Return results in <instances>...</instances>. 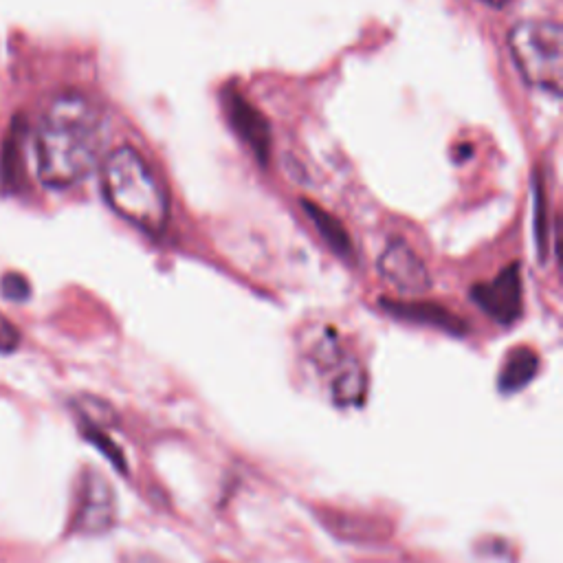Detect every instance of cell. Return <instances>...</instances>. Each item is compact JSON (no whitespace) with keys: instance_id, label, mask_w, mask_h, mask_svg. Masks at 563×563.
Returning a JSON list of instances; mask_svg holds the SVG:
<instances>
[{"instance_id":"6da1fadb","label":"cell","mask_w":563,"mask_h":563,"mask_svg":"<svg viewBox=\"0 0 563 563\" xmlns=\"http://www.w3.org/2000/svg\"><path fill=\"white\" fill-rule=\"evenodd\" d=\"M102 117L82 93H62L44 108L36 130L40 181L51 190H69L95 168Z\"/></svg>"},{"instance_id":"7a4b0ae2","label":"cell","mask_w":563,"mask_h":563,"mask_svg":"<svg viewBox=\"0 0 563 563\" xmlns=\"http://www.w3.org/2000/svg\"><path fill=\"white\" fill-rule=\"evenodd\" d=\"M102 187L108 205L128 223L148 234H159L168 225V194L137 150L124 146L108 154Z\"/></svg>"},{"instance_id":"3957f363","label":"cell","mask_w":563,"mask_h":563,"mask_svg":"<svg viewBox=\"0 0 563 563\" xmlns=\"http://www.w3.org/2000/svg\"><path fill=\"white\" fill-rule=\"evenodd\" d=\"M509 49L528 84L561 95L563 31L553 20H522L509 33Z\"/></svg>"},{"instance_id":"277c9868","label":"cell","mask_w":563,"mask_h":563,"mask_svg":"<svg viewBox=\"0 0 563 563\" xmlns=\"http://www.w3.org/2000/svg\"><path fill=\"white\" fill-rule=\"evenodd\" d=\"M471 297L498 324L511 326L517 322L524 311L520 264H511L498 278L473 286Z\"/></svg>"},{"instance_id":"5b68a950","label":"cell","mask_w":563,"mask_h":563,"mask_svg":"<svg viewBox=\"0 0 563 563\" xmlns=\"http://www.w3.org/2000/svg\"><path fill=\"white\" fill-rule=\"evenodd\" d=\"M379 273L392 289L407 295H421L432 286V275H429L425 262L401 240H392L385 247L379 258Z\"/></svg>"},{"instance_id":"8992f818","label":"cell","mask_w":563,"mask_h":563,"mask_svg":"<svg viewBox=\"0 0 563 563\" xmlns=\"http://www.w3.org/2000/svg\"><path fill=\"white\" fill-rule=\"evenodd\" d=\"M115 524V495L110 484L91 471L84 476L82 502L77 509L75 528L84 535H102Z\"/></svg>"},{"instance_id":"52a82bcc","label":"cell","mask_w":563,"mask_h":563,"mask_svg":"<svg viewBox=\"0 0 563 563\" xmlns=\"http://www.w3.org/2000/svg\"><path fill=\"white\" fill-rule=\"evenodd\" d=\"M225 99H227V113H229L231 124H234L242 141H245L247 146L258 154L260 161H267L269 146H271L267 119H264L258 110L238 93H231Z\"/></svg>"},{"instance_id":"ba28073f","label":"cell","mask_w":563,"mask_h":563,"mask_svg":"<svg viewBox=\"0 0 563 563\" xmlns=\"http://www.w3.org/2000/svg\"><path fill=\"white\" fill-rule=\"evenodd\" d=\"M383 306L385 311H390L394 315L412 319V322L432 324L443 330H449V333H462V330H465V324H462L456 315L445 311L443 306L421 304V302H392V300H385Z\"/></svg>"},{"instance_id":"9c48e42d","label":"cell","mask_w":563,"mask_h":563,"mask_svg":"<svg viewBox=\"0 0 563 563\" xmlns=\"http://www.w3.org/2000/svg\"><path fill=\"white\" fill-rule=\"evenodd\" d=\"M539 370V357L531 348H515L506 357L502 372H500V390L504 394L520 392L528 383L535 379Z\"/></svg>"},{"instance_id":"30bf717a","label":"cell","mask_w":563,"mask_h":563,"mask_svg":"<svg viewBox=\"0 0 563 563\" xmlns=\"http://www.w3.org/2000/svg\"><path fill=\"white\" fill-rule=\"evenodd\" d=\"M302 203H304V209H306L308 218L313 220L315 229L328 242V247L333 249V251H337L341 258H348L350 253H352V242H350V236H348L346 227L341 225L335 216H330L326 209L319 207L317 203H311V201H302Z\"/></svg>"},{"instance_id":"8fae6325","label":"cell","mask_w":563,"mask_h":563,"mask_svg":"<svg viewBox=\"0 0 563 563\" xmlns=\"http://www.w3.org/2000/svg\"><path fill=\"white\" fill-rule=\"evenodd\" d=\"M22 141H25V124H22L20 117H16L14 124H11V128H9V135L5 139V148H3V161H0L3 183L9 187V190H16V187L20 185Z\"/></svg>"},{"instance_id":"7c38bea8","label":"cell","mask_w":563,"mask_h":563,"mask_svg":"<svg viewBox=\"0 0 563 563\" xmlns=\"http://www.w3.org/2000/svg\"><path fill=\"white\" fill-rule=\"evenodd\" d=\"M363 385H366V377L359 368H348L337 374L333 383L335 399L339 403H357L363 396Z\"/></svg>"},{"instance_id":"4fadbf2b","label":"cell","mask_w":563,"mask_h":563,"mask_svg":"<svg viewBox=\"0 0 563 563\" xmlns=\"http://www.w3.org/2000/svg\"><path fill=\"white\" fill-rule=\"evenodd\" d=\"M0 291H3L5 300L11 302H25L31 295V286L27 282L25 275L20 273H5L3 280H0Z\"/></svg>"},{"instance_id":"5bb4252c","label":"cell","mask_w":563,"mask_h":563,"mask_svg":"<svg viewBox=\"0 0 563 563\" xmlns=\"http://www.w3.org/2000/svg\"><path fill=\"white\" fill-rule=\"evenodd\" d=\"M20 346V330L0 313V355L14 352Z\"/></svg>"},{"instance_id":"9a60e30c","label":"cell","mask_w":563,"mask_h":563,"mask_svg":"<svg viewBox=\"0 0 563 563\" xmlns=\"http://www.w3.org/2000/svg\"><path fill=\"white\" fill-rule=\"evenodd\" d=\"M86 438L91 440V443L95 445V447H99L104 451V454L113 460V465L117 467V469H126V465H124V460H121V454H119V449L117 447H113L108 443V438L104 436V434H99V432H95V429H88L86 432Z\"/></svg>"},{"instance_id":"2e32d148","label":"cell","mask_w":563,"mask_h":563,"mask_svg":"<svg viewBox=\"0 0 563 563\" xmlns=\"http://www.w3.org/2000/svg\"><path fill=\"white\" fill-rule=\"evenodd\" d=\"M484 3L491 5V7H504V5H509L511 0H484Z\"/></svg>"}]
</instances>
